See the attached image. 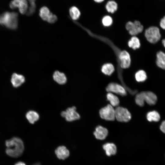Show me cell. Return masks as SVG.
<instances>
[{"instance_id": "1", "label": "cell", "mask_w": 165, "mask_h": 165, "mask_svg": "<svg viewBox=\"0 0 165 165\" xmlns=\"http://www.w3.org/2000/svg\"><path fill=\"white\" fill-rule=\"evenodd\" d=\"M7 147L6 152L9 156L13 157H18L22 154L24 146L22 140L17 137H14L6 141Z\"/></svg>"}, {"instance_id": "2", "label": "cell", "mask_w": 165, "mask_h": 165, "mask_svg": "<svg viewBox=\"0 0 165 165\" xmlns=\"http://www.w3.org/2000/svg\"><path fill=\"white\" fill-rule=\"evenodd\" d=\"M18 17L16 12H5L0 15V24L10 29H16L18 26Z\"/></svg>"}, {"instance_id": "3", "label": "cell", "mask_w": 165, "mask_h": 165, "mask_svg": "<svg viewBox=\"0 0 165 165\" xmlns=\"http://www.w3.org/2000/svg\"><path fill=\"white\" fill-rule=\"evenodd\" d=\"M145 34L147 40L152 43H157L161 37L160 29L156 26H151L145 30Z\"/></svg>"}, {"instance_id": "4", "label": "cell", "mask_w": 165, "mask_h": 165, "mask_svg": "<svg viewBox=\"0 0 165 165\" xmlns=\"http://www.w3.org/2000/svg\"><path fill=\"white\" fill-rule=\"evenodd\" d=\"M115 119L120 122H127L131 119L130 112L126 108L117 107L115 109Z\"/></svg>"}, {"instance_id": "5", "label": "cell", "mask_w": 165, "mask_h": 165, "mask_svg": "<svg viewBox=\"0 0 165 165\" xmlns=\"http://www.w3.org/2000/svg\"><path fill=\"white\" fill-rule=\"evenodd\" d=\"M99 114L102 119L106 120L113 121L115 119V109L110 104L101 108Z\"/></svg>"}, {"instance_id": "6", "label": "cell", "mask_w": 165, "mask_h": 165, "mask_svg": "<svg viewBox=\"0 0 165 165\" xmlns=\"http://www.w3.org/2000/svg\"><path fill=\"white\" fill-rule=\"evenodd\" d=\"M9 7L12 9L17 8L20 13L24 14L28 11V2L27 0H13L9 3Z\"/></svg>"}, {"instance_id": "7", "label": "cell", "mask_w": 165, "mask_h": 165, "mask_svg": "<svg viewBox=\"0 0 165 165\" xmlns=\"http://www.w3.org/2000/svg\"><path fill=\"white\" fill-rule=\"evenodd\" d=\"M76 108L73 106L68 108L65 111L61 112V116L64 118L68 122H71L80 119L79 114L76 111Z\"/></svg>"}, {"instance_id": "8", "label": "cell", "mask_w": 165, "mask_h": 165, "mask_svg": "<svg viewBox=\"0 0 165 165\" xmlns=\"http://www.w3.org/2000/svg\"><path fill=\"white\" fill-rule=\"evenodd\" d=\"M126 27L130 35H136L141 32L143 30V27L138 21L136 20L134 22H128L126 24Z\"/></svg>"}, {"instance_id": "9", "label": "cell", "mask_w": 165, "mask_h": 165, "mask_svg": "<svg viewBox=\"0 0 165 165\" xmlns=\"http://www.w3.org/2000/svg\"><path fill=\"white\" fill-rule=\"evenodd\" d=\"M106 90L108 92L115 93L122 96H125L127 95L125 88L117 83H110L107 86Z\"/></svg>"}, {"instance_id": "10", "label": "cell", "mask_w": 165, "mask_h": 165, "mask_svg": "<svg viewBox=\"0 0 165 165\" xmlns=\"http://www.w3.org/2000/svg\"><path fill=\"white\" fill-rule=\"evenodd\" d=\"M119 57L121 68H126L129 67L130 64L131 60L128 53L125 50L122 51L120 54Z\"/></svg>"}, {"instance_id": "11", "label": "cell", "mask_w": 165, "mask_h": 165, "mask_svg": "<svg viewBox=\"0 0 165 165\" xmlns=\"http://www.w3.org/2000/svg\"><path fill=\"white\" fill-rule=\"evenodd\" d=\"M108 134V130L101 126H99L96 127L94 134L95 138L98 139L103 140L105 139Z\"/></svg>"}, {"instance_id": "12", "label": "cell", "mask_w": 165, "mask_h": 165, "mask_svg": "<svg viewBox=\"0 0 165 165\" xmlns=\"http://www.w3.org/2000/svg\"><path fill=\"white\" fill-rule=\"evenodd\" d=\"M25 81L24 76L16 73H13L11 76V81L13 86L17 87L20 86Z\"/></svg>"}, {"instance_id": "13", "label": "cell", "mask_w": 165, "mask_h": 165, "mask_svg": "<svg viewBox=\"0 0 165 165\" xmlns=\"http://www.w3.org/2000/svg\"><path fill=\"white\" fill-rule=\"evenodd\" d=\"M144 100L150 105H155L157 101L156 96L151 91H143Z\"/></svg>"}, {"instance_id": "14", "label": "cell", "mask_w": 165, "mask_h": 165, "mask_svg": "<svg viewBox=\"0 0 165 165\" xmlns=\"http://www.w3.org/2000/svg\"><path fill=\"white\" fill-rule=\"evenodd\" d=\"M55 153L59 159L62 160L66 159L69 155V150L64 146L58 147L56 149Z\"/></svg>"}, {"instance_id": "15", "label": "cell", "mask_w": 165, "mask_h": 165, "mask_svg": "<svg viewBox=\"0 0 165 165\" xmlns=\"http://www.w3.org/2000/svg\"><path fill=\"white\" fill-rule=\"evenodd\" d=\"M53 77L54 80L59 84H64L67 82V78L64 74L58 71L54 72Z\"/></svg>"}, {"instance_id": "16", "label": "cell", "mask_w": 165, "mask_h": 165, "mask_svg": "<svg viewBox=\"0 0 165 165\" xmlns=\"http://www.w3.org/2000/svg\"><path fill=\"white\" fill-rule=\"evenodd\" d=\"M103 148L108 156L115 155L116 152V147L113 143H106L103 145Z\"/></svg>"}, {"instance_id": "17", "label": "cell", "mask_w": 165, "mask_h": 165, "mask_svg": "<svg viewBox=\"0 0 165 165\" xmlns=\"http://www.w3.org/2000/svg\"><path fill=\"white\" fill-rule=\"evenodd\" d=\"M156 56L157 65L161 68L165 69V53L159 51L157 53Z\"/></svg>"}, {"instance_id": "18", "label": "cell", "mask_w": 165, "mask_h": 165, "mask_svg": "<svg viewBox=\"0 0 165 165\" xmlns=\"http://www.w3.org/2000/svg\"><path fill=\"white\" fill-rule=\"evenodd\" d=\"M52 13L50 12L49 9L46 6L41 7L39 11V15L43 20L47 21Z\"/></svg>"}, {"instance_id": "19", "label": "cell", "mask_w": 165, "mask_h": 165, "mask_svg": "<svg viewBox=\"0 0 165 165\" xmlns=\"http://www.w3.org/2000/svg\"><path fill=\"white\" fill-rule=\"evenodd\" d=\"M26 117L28 122L31 124H34L39 119V115L38 113L34 111H30L28 112Z\"/></svg>"}, {"instance_id": "20", "label": "cell", "mask_w": 165, "mask_h": 165, "mask_svg": "<svg viewBox=\"0 0 165 165\" xmlns=\"http://www.w3.org/2000/svg\"><path fill=\"white\" fill-rule=\"evenodd\" d=\"M69 13L71 19L74 21L78 19L81 15L80 10L75 6H72L69 9Z\"/></svg>"}, {"instance_id": "21", "label": "cell", "mask_w": 165, "mask_h": 165, "mask_svg": "<svg viewBox=\"0 0 165 165\" xmlns=\"http://www.w3.org/2000/svg\"><path fill=\"white\" fill-rule=\"evenodd\" d=\"M107 98L111 105L114 107L118 106L119 103V101L116 96L112 93L109 92L107 94Z\"/></svg>"}, {"instance_id": "22", "label": "cell", "mask_w": 165, "mask_h": 165, "mask_svg": "<svg viewBox=\"0 0 165 165\" xmlns=\"http://www.w3.org/2000/svg\"><path fill=\"white\" fill-rule=\"evenodd\" d=\"M147 119L150 122H157L160 119V116L157 112L153 111L149 112L147 114Z\"/></svg>"}, {"instance_id": "23", "label": "cell", "mask_w": 165, "mask_h": 165, "mask_svg": "<svg viewBox=\"0 0 165 165\" xmlns=\"http://www.w3.org/2000/svg\"><path fill=\"white\" fill-rule=\"evenodd\" d=\"M115 69L113 65L110 63L104 64L102 67L101 71L105 75H110L114 72Z\"/></svg>"}, {"instance_id": "24", "label": "cell", "mask_w": 165, "mask_h": 165, "mask_svg": "<svg viewBox=\"0 0 165 165\" xmlns=\"http://www.w3.org/2000/svg\"><path fill=\"white\" fill-rule=\"evenodd\" d=\"M128 46L135 50L140 47V44L139 39L135 36L132 37L128 42Z\"/></svg>"}, {"instance_id": "25", "label": "cell", "mask_w": 165, "mask_h": 165, "mask_svg": "<svg viewBox=\"0 0 165 165\" xmlns=\"http://www.w3.org/2000/svg\"><path fill=\"white\" fill-rule=\"evenodd\" d=\"M105 8L108 12L113 13L117 10L118 5L115 1H110L107 3Z\"/></svg>"}, {"instance_id": "26", "label": "cell", "mask_w": 165, "mask_h": 165, "mask_svg": "<svg viewBox=\"0 0 165 165\" xmlns=\"http://www.w3.org/2000/svg\"><path fill=\"white\" fill-rule=\"evenodd\" d=\"M27 1L30 6L28 7L26 14L28 16H31L33 15L36 9V0H27Z\"/></svg>"}, {"instance_id": "27", "label": "cell", "mask_w": 165, "mask_h": 165, "mask_svg": "<svg viewBox=\"0 0 165 165\" xmlns=\"http://www.w3.org/2000/svg\"><path fill=\"white\" fill-rule=\"evenodd\" d=\"M135 78L136 81L138 82H143L146 80L147 76L144 71L140 70L135 74Z\"/></svg>"}, {"instance_id": "28", "label": "cell", "mask_w": 165, "mask_h": 165, "mask_svg": "<svg viewBox=\"0 0 165 165\" xmlns=\"http://www.w3.org/2000/svg\"><path fill=\"white\" fill-rule=\"evenodd\" d=\"M136 104L140 106H143L145 101L144 100L143 91L137 94L135 97Z\"/></svg>"}, {"instance_id": "29", "label": "cell", "mask_w": 165, "mask_h": 165, "mask_svg": "<svg viewBox=\"0 0 165 165\" xmlns=\"http://www.w3.org/2000/svg\"><path fill=\"white\" fill-rule=\"evenodd\" d=\"M102 22L104 25L105 26H110L112 23V20L111 17L109 16H105L102 20Z\"/></svg>"}, {"instance_id": "30", "label": "cell", "mask_w": 165, "mask_h": 165, "mask_svg": "<svg viewBox=\"0 0 165 165\" xmlns=\"http://www.w3.org/2000/svg\"><path fill=\"white\" fill-rule=\"evenodd\" d=\"M57 20V17L56 15L52 13L47 22L50 24H53L56 22Z\"/></svg>"}, {"instance_id": "31", "label": "cell", "mask_w": 165, "mask_h": 165, "mask_svg": "<svg viewBox=\"0 0 165 165\" xmlns=\"http://www.w3.org/2000/svg\"><path fill=\"white\" fill-rule=\"evenodd\" d=\"M160 25L162 28L165 30V16L161 19L160 22Z\"/></svg>"}, {"instance_id": "32", "label": "cell", "mask_w": 165, "mask_h": 165, "mask_svg": "<svg viewBox=\"0 0 165 165\" xmlns=\"http://www.w3.org/2000/svg\"><path fill=\"white\" fill-rule=\"evenodd\" d=\"M160 128L161 131L165 134V121L162 122L160 126Z\"/></svg>"}, {"instance_id": "33", "label": "cell", "mask_w": 165, "mask_h": 165, "mask_svg": "<svg viewBox=\"0 0 165 165\" xmlns=\"http://www.w3.org/2000/svg\"><path fill=\"white\" fill-rule=\"evenodd\" d=\"M15 165H26V164L23 162H20L17 163Z\"/></svg>"}, {"instance_id": "34", "label": "cell", "mask_w": 165, "mask_h": 165, "mask_svg": "<svg viewBox=\"0 0 165 165\" xmlns=\"http://www.w3.org/2000/svg\"><path fill=\"white\" fill-rule=\"evenodd\" d=\"M95 2H98V3H100L101 2H103L104 0H94Z\"/></svg>"}, {"instance_id": "35", "label": "cell", "mask_w": 165, "mask_h": 165, "mask_svg": "<svg viewBox=\"0 0 165 165\" xmlns=\"http://www.w3.org/2000/svg\"><path fill=\"white\" fill-rule=\"evenodd\" d=\"M162 43L165 48V39H163L162 40Z\"/></svg>"}]
</instances>
